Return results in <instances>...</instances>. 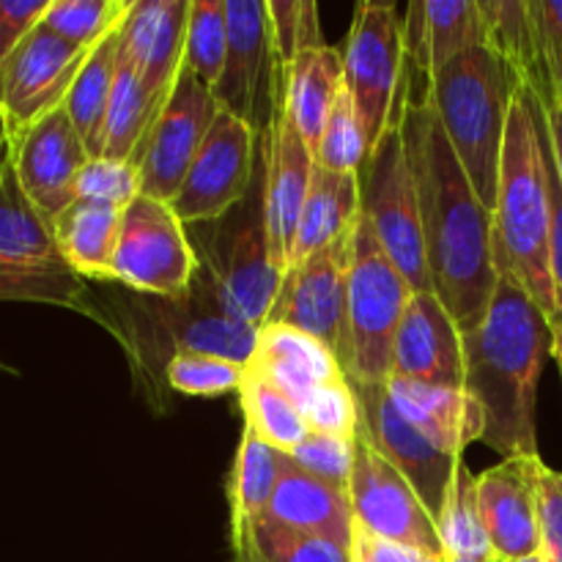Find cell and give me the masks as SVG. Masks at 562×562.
Returning <instances> with one entry per match:
<instances>
[{
	"instance_id": "cell-1",
	"label": "cell",
	"mask_w": 562,
	"mask_h": 562,
	"mask_svg": "<svg viewBox=\"0 0 562 562\" xmlns=\"http://www.w3.org/2000/svg\"><path fill=\"white\" fill-rule=\"evenodd\" d=\"M401 130L415 173L434 294L461 333H470L483 322L499 283L494 214L477 198L426 99H406Z\"/></svg>"
},
{
	"instance_id": "cell-2",
	"label": "cell",
	"mask_w": 562,
	"mask_h": 562,
	"mask_svg": "<svg viewBox=\"0 0 562 562\" xmlns=\"http://www.w3.org/2000/svg\"><path fill=\"white\" fill-rule=\"evenodd\" d=\"M552 344L547 313L499 267L486 316L464 333V390L481 409V442L503 459L538 456V382Z\"/></svg>"
},
{
	"instance_id": "cell-3",
	"label": "cell",
	"mask_w": 562,
	"mask_h": 562,
	"mask_svg": "<svg viewBox=\"0 0 562 562\" xmlns=\"http://www.w3.org/2000/svg\"><path fill=\"white\" fill-rule=\"evenodd\" d=\"M547 159L549 143L541 102L532 91L516 86L494 203L497 263L519 280L521 289L552 322L558 313V291L549 261L552 203Z\"/></svg>"
},
{
	"instance_id": "cell-4",
	"label": "cell",
	"mask_w": 562,
	"mask_h": 562,
	"mask_svg": "<svg viewBox=\"0 0 562 562\" xmlns=\"http://www.w3.org/2000/svg\"><path fill=\"white\" fill-rule=\"evenodd\" d=\"M514 93V75L486 44L467 49L442 66L423 93L470 176V184L492 214Z\"/></svg>"
},
{
	"instance_id": "cell-5",
	"label": "cell",
	"mask_w": 562,
	"mask_h": 562,
	"mask_svg": "<svg viewBox=\"0 0 562 562\" xmlns=\"http://www.w3.org/2000/svg\"><path fill=\"white\" fill-rule=\"evenodd\" d=\"M0 302L69 307L104 322L88 307V285L60 252L53 223L27 201L11 168L0 159Z\"/></svg>"
},
{
	"instance_id": "cell-6",
	"label": "cell",
	"mask_w": 562,
	"mask_h": 562,
	"mask_svg": "<svg viewBox=\"0 0 562 562\" xmlns=\"http://www.w3.org/2000/svg\"><path fill=\"white\" fill-rule=\"evenodd\" d=\"M412 294V285L382 250L366 214H360L346 278V376L355 382H387L393 340Z\"/></svg>"
},
{
	"instance_id": "cell-7",
	"label": "cell",
	"mask_w": 562,
	"mask_h": 562,
	"mask_svg": "<svg viewBox=\"0 0 562 562\" xmlns=\"http://www.w3.org/2000/svg\"><path fill=\"white\" fill-rule=\"evenodd\" d=\"M406 38L393 3L357 5L344 49V88L366 132L368 154L404 119Z\"/></svg>"
},
{
	"instance_id": "cell-8",
	"label": "cell",
	"mask_w": 562,
	"mask_h": 562,
	"mask_svg": "<svg viewBox=\"0 0 562 562\" xmlns=\"http://www.w3.org/2000/svg\"><path fill=\"white\" fill-rule=\"evenodd\" d=\"M360 190L362 214L390 261L398 267L412 291H434L420 201L401 124H395L366 157V165L360 168Z\"/></svg>"
},
{
	"instance_id": "cell-9",
	"label": "cell",
	"mask_w": 562,
	"mask_h": 562,
	"mask_svg": "<svg viewBox=\"0 0 562 562\" xmlns=\"http://www.w3.org/2000/svg\"><path fill=\"white\" fill-rule=\"evenodd\" d=\"M201 269V256L173 206L140 195L124 209L113 280L154 300H184Z\"/></svg>"
},
{
	"instance_id": "cell-10",
	"label": "cell",
	"mask_w": 562,
	"mask_h": 562,
	"mask_svg": "<svg viewBox=\"0 0 562 562\" xmlns=\"http://www.w3.org/2000/svg\"><path fill=\"white\" fill-rule=\"evenodd\" d=\"M225 16L228 55L214 97L220 108L267 137L283 88V66L274 55L267 0H225Z\"/></svg>"
},
{
	"instance_id": "cell-11",
	"label": "cell",
	"mask_w": 562,
	"mask_h": 562,
	"mask_svg": "<svg viewBox=\"0 0 562 562\" xmlns=\"http://www.w3.org/2000/svg\"><path fill=\"white\" fill-rule=\"evenodd\" d=\"M217 250L201 258L203 269L212 278L220 305L239 322L261 329L274 305L283 272L269 258L267 223H263V179L241 203L239 223L220 231Z\"/></svg>"
},
{
	"instance_id": "cell-12",
	"label": "cell",
	"mask_w": 562,
	"mask_h": 562,
	"mask_svg": "<svg viewBox=\"0 0 562 562\" xmlns=\"http://www.w3.org/2000/svg\"><path fill=\"white\" fill-rule=\"evenodd\" d=\"M258 135L228 110H220L187 179L170 201L184 225L220 223L241 206L256 187Z\"/></svg>"
},
{
	"instance_id": "cell-13",
	"label": "cell",
	"mask_w": 562,
	"mask_h": 562,
	"mask_svg": "<svg viewBox=\"0 0 562 562\" xmlns=\"http://www.w3.org/2000/svg\"><path fill=\"white\" fill-rule=\"evenodd\" d=\"M355 231L283 272L267 324H285L322 340L346 371V278H349Z\"/></svg>"
},
{
	"instance_id": "cell-14",
	"label": "cell",
	"mask_w": 562,
	"mask_h": 562,
	"mask_svg": "<svg viewBox=\"0 0 562 562\" xmlns=\"http://www.w3.org/2000/svg\"><path fill=\"white\" fill-rule=\"evenodd\" d=\"M220 102L209 86H203L184 66L176 80L173 93L159 110L140 154L143 176V195L157 198V201L170 203L176 192L181 190L187 179V170L195 162L203 140L212 132L214 121L220 115Z\"/></svg>"
},
{
	"instance_id": "cell-15",
	"label": "cell",
	"mask_w": 562,
	"mask_h": 562,
	"mask_svg": "<svg viewBox=\"0 0 562 562\" xmlns=\"http://www.w3.org/2000/svg\"><path fill=\"white\" fill-rule=\"evenodd\" d=\"M91 49L69 44L38 22L11 55L0 80V115L9 140L64 108Z\"/></svg>"
},
{
	"instance_id": "cell-16",
	"label": "cell",
	"mask_w": 562,
	"mask_h": 562,
	"mask_svg": "<svg viewBox=\"0 0 562 562\" xmlns=\"http://www.w3.org/2000/svg\"><path fill=\"white\" fill-rule=\"evenodd\" d=\"M351 521L382 541L404 543L431 554H445L437 519L428 514L412 483L357 437V461L349 483Z\"/></svg>"
},
{
	"instance_id": "cell-17",
	"label": "cell",
	"mask_w": 562,
	"mask_h": 562,
	"mask_svg": "<svg viewBox=\"0 0 562 562\" xmlns=\"http://www.w3.org/2000/svg\"><path fill=\"white\" fill-rule=\"evenodd\" d=\"M360 404V428L357 437L366 439L379 456L390 461L412 483L428 514L437 519L445 494L453 481L456 467L464 459H453L442 448L423 437L415 426L395 412L384 382H355L349 379Z\"/></svg>"
},
{
	"instance_id": "cell-18",
	"label": "cell",
	"mask_w": 562,
	"mask_h": 562,
	"mask_svg": "<svg viewBox=\"0 0 562 562\" xmlns=\"http://www.w3.org/2000/svg\"><path fill=\"white\" fill-rule=\"evenodd\" d=\"M9 159L27 201L53 223L77 201V179L91 159L66 108L9 140Z\"/></svg>"
},
{
	"instance_id": "cell-19",
	"label": "cell",
	"mask_w": 562,
	"mask_h": 562,
	"mask_svg": "<svg viewBox=\"0 0 562 562\" xmlns=\"http://www.w3.org/2000/svg\"><path fill=\"white\" fill-rule=\"evenodd\" d=\"M316 157L283 110L280 88L278 113L267 135V173H263V223H267L269 258L280 272L294 261V239L302 209L311 192Z\"/></svg>"
},
{
	"instance_id": "cell-20",
	"label": "cell",
	"mask_w": 562,
	"mask_h": 562,
	"mask_svg": "<svg viewBox=\"0 0 562 562\" xmlns=\"http://www.w3.org/2000/svg\"><path fill=\"white\" fill-rule=\"evenodd\" d=\"M148 322H151V329H157L162 344L173 349V355L195 351V355H212L239 362V366H250L252 351H256L258 329L225 313L203 263L198 269L190 296L162 300L159 305H151Z\"/></svg>"
},
{
	"instance_id": "cell-21",
	"label": "cell",
	"mask_w": 562,
	"mask_h": 562,
	"mask_svg": "<svg viewBox=\"0 0 562 562\" xmlns=\"http://www.w3.org/2000/svg\"><path fill=\"white\" fill-rule=\"evenodd\" d=\"M393 379L464 387V333L434 291H415L393 340Z\"/></svg>"
},
{
	"instance_id": "cell-22",
	"label": "cell",
	"mask_w": 562,
	"mask_h": 562,
	"mask_svg": "<svg viewBox=\"0 0 562 562\" xmlns=\"http://www.w3.org/2000/svg\"><path fill=\"white\" fill-rule=\"evenodd\" d=\"M541 456L503 459L477 475V503L494 558L516 562L536 558L538 547V475Z\"/></svg>"
},
{
	"instance_id": "cell-23",
	"label": "cell",
	"mask_w": 562,
	"mask_h": 562,
	"mask_svg": "<svg viewBox=\"0 0 562 562\" xmlns=\"http://www.w3.org/2000/svg\"><path fill=\"white\" fill-rule=\"evenodd\" d=\"M190 5L192 0H132L119 31V55L159 104L168 102L184 69Z\"/></svg>"
},
{
	"instance_id": "cell-24",
	"label": "cell",
	"mask_w": 562,
	"mask_h": 562,
	"mask_svg": "<svg viewBox=\"0 0 562 562\" xmlns=\"http://www.w3.org/2000/svg\"><path fill=\"white\" fill-rule=\"evenodd\" d=\"M384 384L395 412L453 459H464V450L483 439L481 409L464 387H439L393 376Z\"/></svg>"
},
{
	"instance_id": "cell-25",
	"label": "cell",
	"mask_w": 562,
	"mask_h": 562,
	"mask_svg": "<svg viewBox=\"0 0 562 562\" xmlns=\"http://www.w3.org/2000/svg\"><path fill=\"white\" fill-rule=\"evenodd\" d=\"M247 368L289 395L296 409L316 387L346 379L340 360L322 340L285 324H263L258 329L256 351Z\"/></svg>"
},
{
	"instance_id": "cell-26",
	"label": "cell",
	"mask_w": 562,
	"mask_h": 562,
	"mask_svg": "<svg viewBox=\"0 0 562 562\" xmlns=\"http://www.w3.org/2000/svg\"><path fill=\"white\" fill-rule=\"evenodd\" d=\"M406 60L431 80L461 53L486 44L477 0H415L404 22Z\"/></svg>"
},
{
	"instance_id": "cell-27",
	"label": "cell",
	"mask_w": 562,
	"mask_h": 562,
	"mask_svg": "<svg viewBox=\"0 0 562 562\" xmlns=\"http://www.w3.org/2000/svg\"><path fill=\"white\" fill-rule=\"evenodd\" d=\"M263 521L300 536L324 538L346 549L351 541L349 494L307 475L289 456H283L278 488Z\"/></svg>"
},
{
	"instance_id": "cell-28",
	"label": "cell",
	"mask_w": 562,
	"mask_h": 562,
	"mask_svg": "<svg viewBox=\"0 0 562 562\" xmlns=\"http://www.w3.org/2000/svg\"><path fill=\"white\" fill-rule=\"evenodd\" d=\"M340 91H344L340 49L324 44L283 66V110L313 154Z\"/></svg>"
},
{
	"instance_id": "cell-29",
	"label": "cell",
	"mask_w": 562,
	"mask_h": 562,
	"mask_svg": "<svg viewBox=\"0 0 562 562\" xmlns=\"http://www.w3.org/2000/svg\"><path fill=\"white\" fill-rule=\"evenodd\" d=\"M477 5L486 27V47L508 66L516 86L536 93L538 102H547L549 86L532 0H477Z\"/></svg>"
},
{
	"instance_id": "cell-30",
	"label": "cell",
	"mask_w": 562,
	"mask_h": 562,
	"mask_svg": "<svg viewBox=\"0 0 562 562\" xmlns=\"http://www.w3.org/2000/svg\"><path fill=\"white\" fill-rule=\"evenodd\" d=\"M362 214V190L360 173H335V170H313L311 192H307L305 209H302L300 228L294 239V261H305L313 252L324 250L340 236L355 231ZM289 267V269H291Z\"/></svg>"
},
{
	"instance_id": "cell-31",
	"label": "cell",
	"mask_w": 562,
	"mask_h": 562,
	"mask_svg": "<svg viewBox=\"0 0 562 562\" xmlns=\"http://www.w3.org/2000/svg\"><path fill=\"white\" fill-rule=\"evenodd\" d=\"M121 217L115 206L75 201L60 217L53 220L55 239L69 267L82 280H113V252L119 245Z\"/></svg>"
},
{
	"instance_id": "cell-32",
	"label": "cell",
	"mask_w": 562,
	"mask_h": 562,
	"mask_svg": "<svg viewBox=\"0 0 562 562\" xmlns=\"http://www.w3.org/2000/svg\"><path fill=\"white\" fill-rule=\"evenodd\" d=\"M283 456L285 453L263 445L256 434L245 428L228 483L231 538L252 530L267 519V510L272 505L274 488L280 481V470H283Z\"/></svg>"
},
{
	"instance_id": "cell-33",
	"label": "cell",
	"mask_w": 562,
	"mask_h": 562,
	"mask_svg": "<svg viewBox=\"0 0 562 562\" xmlns=\"http://www.w3.org/2000/svg\"><path fill=\"white\" fill-rule=\"evenodd\" d=\"M119 31L88 53V60L82 64L64 104L91 157H102L104 119H108L115 75H119Z\"/></svg>"
},
{
	"instance_id": "cell-34",
	"label": "cell",
	"mask_w": 562,
	"mask_h": 562,
	"mask_svg": "<svg viewBox=\"0 0 562 562\" xmlns=\"http://www.w3.org/2000/svg\"><path fill=\"white\" fill-rule=\"evenodd\" d=\"M162 108L165 104H159L143 88L137 71L119 55V75H115L108 119H104L102 157L137 162V154H140L143 143H146L148 132H151Z\"/></svg>"
},
{
	"instance_id": "cell-35",
	"label": "cell",
	"mask_w": 562,
	"mask_h": 562,
	"mask_svg": "<svg viewBox=\"0 0 562 562\" xmlns=\"http://www.w3.org/2000/svg\"><path fill=\"white\" fill-rule=\"evenodd\" d=\"M439 543L445 558H464L477 562H494V549L488 541L486 525L477 503V475L461 461L453 472L442 510L437 516Z\"/></svg>"
},
{
	"instance_id": "cell-36",
	"label": "cell",
	"mask_w": 562,
	"mask_h": 562,
	"mask_svg": "<svg viewBox=\"0 0 562 562\" xmlns=\"http://www.w3.org/2000/svg\"><path fill=\"white\" fill-rule=\"evenodd\" d=\"M239 404L245 412L247 431H252L263 445L280 450V453H291L294 448H300L311 434V426L296 409L294 401L250 368L239 387Z\"/></svg>"
},
{
	"instance_id": "cell-37",
	"label": "cell",
	"mask_w": 562,
	"mask_h": 562,
	"mask_svg": "<svg viewBox=\"0 0 562 562\" xmlns=\"http://www.w3.org/2000/svg\"><path fill=\"white\" fill-rule=\"evenodd\" d=\"M234 562H349V549L324 538L300 536L261 521L231 538Z\"/></svg>"
},
{
	"instance_id": "cell-38",
	"label": "cell",
	"mask_w": 562,
	"mask_h": 562,
	"mask_svg": "<svg viewBox=\"0 0 562 562\" xmlns=\"http://www.w3.org/2000/svg\"><path fill=\"white\" fill-rule=\"evenodd\" d=\"M132 0H49L42 25L82 49H93L124 25Z\"/></svg>"
},
{
	"instance_id": "cell-39",
	"label": "cell",
	"mask_w": 562,
	"mask_h": 562,
	"mask_svg": "<svg viewBox=\"0 0 562 562\" xmlns=\"http://www.w3.org/2000/svg\"><path fill=\"white\" fill-rule=\"evenodd\" d=\"M228 55V16L225 0H192L187 22L184 66L214 91Z\"/></svg>"
},
{
	"instance_id": "cell-40",
	"label": "cell",
	"mask_w": 562,
	"mask_h": 562,
	"mask_svg": "<svg viewBox=\"0 0 562 562\" xmlns=\"http://www.w3.org/2000/svg\"><path fill=\"white\" fill-rule=\"evenodd\" d=\"M247 366L195 351H179L165 362V382L181 395L195 398H217L225 393H239Z\"/></svg>"
},
{
	"instance_id": "cell-41",
	"label": "cell",
	"mask_w": 562,
	"mask_h": 562,
	"mask_svg": "<svg viewBox=\"0 0 562 562\" xmlns=\"http://www.w3.org/2000/svg\"><path fill=\"white\" fill-rule=\"evenodd\" d=\"M313 157H316L318 168L335 170V173H360V168L366 165V132H362L360 115H357V108L346 88L340 91L338 102H335L333 113L324 124L322 140H318Z\"/></svg>"
},
{
	"instance_id": "cell-42",
	"label": "cell",
	"mask_w": 562,
	"mask_h": 562,
	"mask_svg": "<svg viewBox=\"0 0 562 562\" xmlns=\"http://www.w3.org/2000/svg\"><path fill=\"white\" fill-rule=\"evenodd\" d=\"M267 11L280 66H289L300 55L324 47L318 5L313 0H267Z\"/></svg>"
},
{
	"instance_id": "cell-43",
	"label": "cell",
	"mask_w": 562,
	"mask_h": 562,
	"mask_svg": "<svg viewBox=\"0 0 562 562\" xmlns=\"http://www.w3.org/2000/svg\"><path fill=\"white\" fill-rule=\"evenodd\" d=\"M143 195L140 165L132 159L91 157L77 179V201L102 203L124 212Z\"/></svg>"
},
{
	"instance_id": "cell-44",
	"label": "cell",
	"mask_w": 562,
	"mask_h": 562,
	"mask_svg": "<svg viewBox=\"0 0 562 562\" xmlns=\"http://www.w3.org/2000/svg\"><path fill=\"white\" fill-rule=\"evenodd\" d=\"M300 412L313 434L357 439V428H360V404H357V393L355 387H351L349 376L313 390V393L300 404Z\"/></svg>"
},
{
	"instance_id": "cell-45",
	"label": "cell",
	"mask_w": 562,
	"mask_h": 562,
	"mask_svg": "<svg viewBox=\"0 0 562 562\" xmlns=\"http://www.w3.org/2000/svg\"><path fill=\"white\" fill-rule=\"evenodd\" d=\"M285 456H289L300 470H305L307 475L318 477V481L329 483V486L349 494L351 472H355L357 461V439L329 437V434L311 431L300 448H294Z\"/></svg>"
},
{
	"instance_id": "cell-46",
	"label": "cell",
	"mask_w": 562,
	"mask_h": 562,
	"mask_svg": "<svg viewBox=\"0 0 562 562\" xmlns=\"http://www.w3.org/2000/svg\"><path fill=\"white\" fill-rule=\"evenodd\" d=\"M532 14L549 86V99L541 104H562V0H532Z\"/></svg>"
},
{
	"instance_id": "cell-47",
	"label": "cell",
	"mask_w": 562,
	"mask_h": 562,
	"mask_svg": "<svg viewBox=\"0 0 562 562\" xmlns=\"http://www.w3.org/2000/svg\"><path fill=\"white\" fill-rule=\"evenodd\" d=\"M538 541L543 562H562V472L547 464L538 475Z\"/></svg>"
},
{
	"instance_id": "cell-48",
	"label": "cell",
	"mask_w": 562,
	"mask_h": 562,
	"mask_svg": "<svg viewBox=\"0 0 562 562\" xmlns=\"http://www.w3.org/2000/svg\"><path fill=\"white\" fill-rule=\"evenodd\" d=\"M49 0H0V80L22 38L42 22Z\"/></svg>"
},
{
	"instance_id": "cell-49",
	"label": "cell",
	"mask_w": 562,
	"mask_h": 562,
	"mask_svg": "<svg viewBox=\"0 0 562 562\" xmlns=\"http://www.w3.org/2000/svg\"><path fill=\"white\" fill-rule=\"evenodd\" d=\"M349 562H448L445 554L423 552V549L404 547V543L382 541L351 521Z\"/></svg>"
},
{
	"instance_id": "cell-50",
	"label": "cell",
	"mask_w": 562,
	"mask_h": 562,
	"mask_svg": "<svg viewBox=\"0 0 562 562\" xmlns=\"http://www.w3.org/2000/svg\"><path fill=\"white\" fill-rule=\"evenodd\" d=\"M543 113V130H547L549 140V154H552L554 170H558V179L562 184V104H541Z\"/></svg>"
},
{
	"instance_id": "cell-51",
	"label": "cell",
	"mask_w": 562,
	"mask_h": 562,
	"mask_svg": "<svg viewBox=\"0 0 562 562\" xmlns=\"http://www.w3.org/2000/svg\"><path fill=\"white\" fill-rule=\"evenodd\" d=\"M552 357L560 362V371H562V305H558V313L552 318Z\"/></svg>"
},
{
	"instance_id": "cell-52",
	"label": "cell",
	"mask_w": 562,
	"mask_h": 562,
	"mask_svg": "<svg viewBox=\"0 0 562 562\" xmlns=\"http://www.w3.org/2000/svg\"><path fill=\"white\" fill-rule=\"evenodd\" d=\"M5 151H9V132H5L3 115H0V159L5 157Z\"/></svg>"
},
{
	"instance_id": "cell-53",
	"label": "cell",
	"mask_w": 562,
	"mask_h": 562,
	"mask_svg": "<svg viewBox=\"0 0 562 562\" xmlns=\"http://www.w3.org/2000/svg\"><path fill=\"white\" fill-rule=\"evenodd\" d=\"M5 373H9V376H14V368H11V366H5V362L3 360H0V376H5Z\"/></svg>"
},
{
	"instance_id": "cell-54",
	"label": "cell",
	"mask_w": 562,
	"mask_h": 562,
	"mask_svg": "<svg viewBox=\"0 0 562 562\" xmlns=\"http://www.w3.org/2000/svg\"><path fill=\"white\" fill-rule=\"evenodd\" d=\"M516 562H543L541 554H536V558H527V560H516Z\"/></svg>"
},
{
	"instance_id": "cell-55",
	"label": "cell",
	"mask_w": 562,
	"mask_h": 562,
	"mask_svg": "<svg viewBox=\"0 0 562 562\" xmlns=\"http://www.w3.org/2000/svg\"><path fill=\"white\" fill-rule=\"evenodd\" d=\"M448 562H477V560H464V558H448Z\"/></svg>"
},
{
	"instance_id": "cell-56",
	"label": "cell",
	"mask_w": 562,
	"mask_h": 562,
	"mask_svg": "<svg viewBox=\"0 0 562 562\" xmlns=\"http://www.w3.org/2000/svg\"><path fill=\"white\" fill-rule=\"evenodd\" d=\"M494 562H499V560H494Z\"/></svg>"
}]
</instances>
